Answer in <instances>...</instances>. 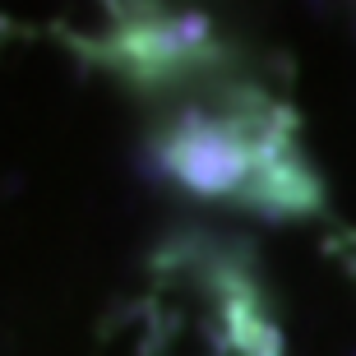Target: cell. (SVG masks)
Listing matches in <instances>:
<instances>
[{
	"label": "cell",
	"mask_w": 356,
	"mask_h": 356,
	"mask_svg": "<svg viewBox=\"0 0 356 356\" xmlns=\"http://www.w3.org/2000/svg\"><path fill=\"white\" fill-rule=\"evenodd\" d=\"M259 111H199L190 106L162 130L153 158L181 190L199 199H245L259 209L301 213L319 204V181L291 153L287 134L264 144Z\"/></svg>",
	"instance_id": "1"
}]
</instances>
